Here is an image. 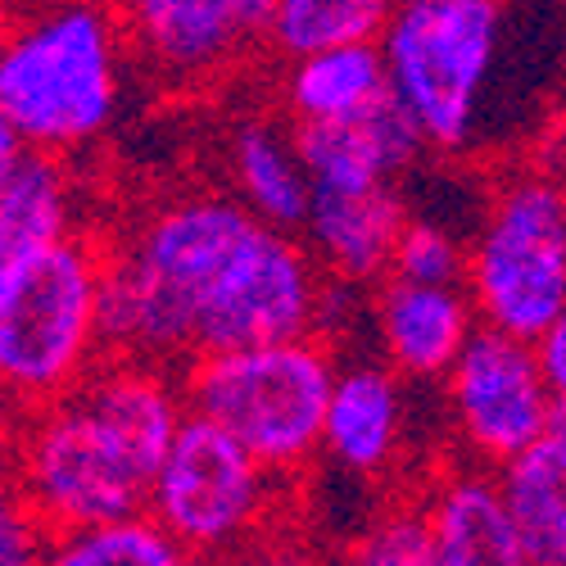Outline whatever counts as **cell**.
Wrapping results in <instances>:
<instances>
[{"label":"cell","instance_id":"f546056e","mask_svg":"<svg viewBox=\"0 0 566 566\" xmlns=\"http://www.w3.org/2000/svg\"><path fill=\"white\" fill-rule=\"evenodd\" d=\"M6 28H10V23H6V19H0V36H6Z\"/></svg>","mask_w":566,"mask_h":566},{"label":"cell","instance_id":"484cf974","mask_svg":"<svg viewBox=\"0 0 566 566\" xmlns=\"http://www.w3.org/2000/svg\"><path fill=\"white\" fill-rule=\"evenodd\" d=\"M535 345H539V358H544V371H548L553 390L566 395V304H562L557 322L548 326V332H544Z\"/></svg>","mask_w":566,"mask_h":566},{"label":"cell","instance_id":"44dd1931","mask_svg":"<svg viewBox=\"0 0 566 566\" xmlns=\"http://www.w3.org/2000/svg\"><path fill=\"white\" fill-rule=\"evenodd\" d=\"M45 566H205L186 553L150 512H127L96 526H69L51 535Z\"/></svg>","mask_w":566,"mask_h":566},{"label":"cell","instance_id":"d6986e66","mask_svg":"<svg viewBox=\"0 0 566 566\" xmlns=\"http://www.w3.org/2000/svg\"><path fill=\"white\" fill-rule=\"evenodd\" d=\"M499 485L535 566H566V453L544 436L499 471Z\"/></svg>","mask_w":566,"mask_h":566},{"label":"cell","instance_id":"8992f818","mask_svg":"<svg viewBox=\"0 0 566 566\" xmlns=\"http://www.w3.org/2000/svg\"><path fill=\"white\" fill-rule=\"evenodd\" d=\"M503 0H399L381 32L390 96L408 109L436 155L476 146L485 96L503 60Z\"/></svg>","mask_w":566,"mask_h":566},{"label":"cell","instance_id":"ffe728a7","mask_svg":"<svg viewBox=\"0 0 566 566\" xmlns=\"http://www.w3.org/2000/svg\"><path fill=\"white\" fill-rule=\"evenodd\" d=\"M399 0H276L263 45L276 60H300L332 45L381 41Z\"/></svg>","mask_w":566,"mask_h":566},{"label":"cell","instance_id":"5bb4252c","mask_svg":"<svg viewBox=\"0 0 566 566\" xmlns=\"http://www.w3.org/2000/svg\"><path fill=\"white\" fill-rule=\"evenodd\" d=\"M408 218L412 209L399 191V181L349 186V191H313L300 241L332 281L371 291L376 281L390 276Z\"/></svg>","mask_w":566,"mask_h":566},{"label":"cell","instance_id":"3957f363","mask_svg":"<svg viewBox=\"0 0 566 566\" xmlns=\"http://www.w3.org/2000/svg\"><path fill=\"white\" fill-rule=\"evenodd\" d=\"M127 64L114 0H51L0 36V109L32 155L73 159L114 132Z\"/></svg>","mask_w":566,"mask_h":566},{"label":"cell","instance_id":"e0dca14e","mask_svg":"<svg viewBox=\"0 0 566 566\" xmlns=\"http://www.w3.org/2000/svg\"><path fill=\"white\" fill-rule=\"evenodd\" d=\"M390 96L386 55L376 41L363 45H332L300 60H281L276 105L291 127H322L345 123L376 109Z\"/></svg>","mask_w":566,"mask_h":566},{"label":"cell","instance_id":"ac0fdd59","mask_svg":"<svg viewBox=\"0 0 566 566\" xmlns=\"http://www.w3.org/2000/svg\"><path fill=\"white\" fill-rule=\"evenodd\" d=\"M82 191L69 159L28 155L0 186V286L36 254L82 231Z\"/></svg>","mask_w":566,"mask_h":566},{"label":"cell","instance_id":"277c9868","mask_svg":"<svg viewBox=\"0 0 566 566\" xmlns=\"http://www.w3.org/2000/svg\"><path fill=\"white\" fill-rule=\"evenodd\" d=\"M336 371V345L300 336L196 354L181 367V386L196 417L213 421L272 476L295 485L322 462V427Z\"/></svg>","mask_w":566,"mask_h":566},{"label":"cell","instance_id":"9a60e30c","mask_svg":"<svg viewBox=\"0 0 566 566\" xmlns=\"http://www.w3.org/2000/svg\"><path fill=\"white\" fill-rule=\"evenodd\" d=\"M300 155L308 168L313 191H349V186H386L399 181L421 155H427V136L408 118V109L386 96L376 109L322 123V127H295Z\"/></svg>","mask_w":566,"mask_h":566},{"label":"cell","instance_id":"7c38bea8","mask_svg":"<svg viewBox=\"0 0 566 566\" xmlns=\"http://www.w3.org/2000/svg\"><path fill=\"white\" fill-rule=\"evenodd\" d=\"M481 332V313L462 281L386 276L367 291L371 354L408 386H440L458 354Z\"/></svg>","mask_w":566,"mask_h":566},{"label":"cell","instance_id":"f1b7e54d","mask_svg":"<svg viewBox=\"0 0 566 566\" xmlns=\"http://www.w3.org/2000/svg\"><path fill=\"white\" fill-rule=\"evenodd\" d=\"M45 6H51V0H0V19L14 23V19H28V14L45 10Z\"/></svg>","mask_w":566,"mask_h":566},{"label":"cell","instance_id":"83f0119b","mask_svg":"<svg viewBox=\"0 0 566 566\" xmlns=\"http://www.w3.org/2000/svg\"><path fill=\"white\" fill-rule=\"evenodd\" d=\"M553 177H557V186H562V196H566V118L548 132V140L539 146V155H535Z\"/></svg>","mask_w":566,"mask_h":566},{"label":"cell","instance_id":"cb8c5ba5","mask_svg":"<svg viewBox=\"0 0 566 566\" xmlns=\"http://www.w3.org/2000/svg\"><path fill=\"white\" fill-rule=\"evenodd\" d=\"M51 526L23 503V494L0 481V566H45L51 562Z\"/></svg>","mask_w":566,"mask_h":566},{"label":"cell","instance_id":"30bf717a","mask_svg":"<svg viewBox=\"0 0 566 566\" xmlns=\"http://www.w3.org/2000/svg\"><path fill=\"white\" fill-rule=\"evenodd\" d=\"M132 64L172 91L222 82L263 41L245 0H114Z\"/></svg>","mask_w":566,"mask_h":566},{"label":"cell","instance_id":"603a6c76","mask_svg":"<svg viewBox=\"0 0 566 566\" xmlns=\"http://www.w3.org/2000/svg\"><path fill=\"white\" fill-rule=\"evenodd\" d=\"M390 276H408V281H462L467 276V235L458 227H449L444 218L412 213L403 235H399Z\"/></svg>","mask_w":566,"mask_h":566},{"label":"cell","instance_id":"8fae6325","mask_svg":"<svg viewBox=\"0 0 566 566\" xmlns=\"http://www.w3.org/2000/svg\"><path fill=\"white\" fill-rule=\"evenodd\" d=\"M412 449V386L376 354L340 358L322 427V462L358 485L403 476Z\"/></svg>","mask_w":566,"mask_h":566},{"label":"cell","instance_id":"9c48e42d","mask_svg":"<svg viewBox=\"0 0 566 566\" xmlns=\"http://www.w3.org/2000/svg\"><path fill=\"white\" fill-rule=\"evenodd\" d=\"M440 408L453 458L503 471L548 436L557 390L535 340L481 326L440 381Z\"/></svg>","mask_w":566,"mask_h":566},{"label":"cell","instance_id":"6da1fadb","mask_svg":"<svg viewBox=\"0 0 566 566\" xmlns=\"http://www.w3.org/2000/svg\"><path fill=\"white\" fill-rule=\"evenodd\" d=\"M186 417L181 367L109 354L69 399L14 417L10 485L51 531L146 512L150 481Z\"/></svg>","mask_w":566,"mask_h":566},{"label":"cell","instance_id":"4fadbf2b","mask_svg":"<svg viewBox=\"0 0 566 566\" xmlns=\"http://www.w3.org/2000/svg\"><path fill=\"white\" fill-rule=\"evenodd\" d=\"M440 566H535L516 516L503 499L499 471L449 458L417 485Z\"/></svg>","mask_w":566,"mask_h":566},{"label":"cell","instance_id":"52a82bcc","mask_svg":"<svg viewBox=\"0 0 566 566\" xmlns=\"http://www.w3.org/2000/svg\"><path fill=\"white\" fill-rule=\"evenodd\" d=\"M462 286L481 326L539 340L566 304V196L539 164L503 168L467 235Z\"/></svg>","mask_w":566,"mask_h":566},{"label":"cell","instance_id":"7a4b0ae2","mask_svg":"<svg viewBox=\"0 0 566 566\" xmlns=\"http://www.w3.org/2000/svg\"><path fill=\"white\" fill-rule=\"evenodd\" d=\"M268 222L231 191L196 186L136 209L105 241L109 354L186 367Z\"/></svg>","mask_w":566,"mask_h":566},{"label":"cell","instance_id":"5b68a950","mask_svg":"<svg viewBox=\"0 0 566 566\" xmlns=\"http://www.w3.org/2000/svg\"><path fill=\"white\" fill-rule=\"evenodd\" d=\"M105 358V241L73 231L0 286V399L51 408Z\"/></svg>","mask_w":566,"mask_h":566},{"label":"cell","instance_id":"d4e9b609","mask_svg":"<svg viewBox=\"0 0 566 566\" xmlns=\"http://www.w3.org/2000/svg\"><path fill=\"white\" fill-rule=\"evenodd\" d=\"M218 566H336L326 562V553L295 526H276L263 539H254L250 548H241L235 557L218 562Z\"/></svg>","mask_w":566,"mask_h":566},{"label":"cell","instance_id":"2e32d148","mask_svg":"<svg viewBox=\"0 0 566 566\" xmlns=\"http://www.w3.org/2000/svg\"><path fill=\"white\" fill-rule=\"evenodd\" d=\"M227 191L259 222L276 231H295L308 218L313 181L300 155V136L286 118H241L227 136Z\"/></svg>","mask_w":566,"mask_h":566},{"label":"cell","instance_id":"ba28073f","mask_svg":"<svg viewBox=\"0 0 566 566\" xmlns=\"http://www.w3.org/2000/svg\"><path fill=\"white\" fill-rule=\"evenodd\" d=\"M291 481L241 449L205 417H186L172 449L164 453L146 512L205 566H218L281 526Z\"/></svg>","mask_w":566,"mask_h":566},{"label":"cell","instance_id":"4316f807","mask_svg":"<svg viewBox=\"0 0 566 566\" xmlns=\"http://www.w3.org/2000/svg\"><path fill=\"white\" fill-rule=\"evenodd\" d=\"M32 150H28V140L19 136V127L10 123V114L0 109V186H6L14 172H19V164L28 159Z\"/></svg>","mask_w":566,"mask_h":566},{"label":"cell","instance_id":"7402d4cb","mask_svg":"<svg viewBox=\"0 0 566 566\" xmlns=\"http://www.w3.org/2000/svg\"><path fill=\"white\" fill-rule=\"evenodd\" d=\"M336 566H440L431 526L421 516L417 499L408 494L386 512H376L354 535V544L340 553Z\"/></svg>","mask_w":566,"mask_h":566}]
</instances>
